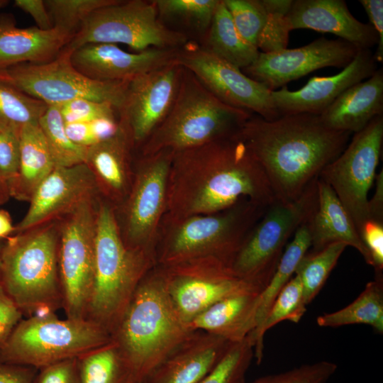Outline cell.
Wrapping results in <instances>:
<instances>
[{
	"label": "cell",
	"mask_w": 383,
	"mask_h": 383,
	"mask_svg": "<svg viewBox=\"0 0 383 383\" xmlns=\"http://www.w3.org/2000/svg\"><path fill=\"white\" fill-rule=\"evenodd\" d=\"M243 199L266 207L277 201L263 170L236 133L174 152L166 215L216 213Z\"/></svg>",
	"instance_id": "cell-1"
},
{
	"label": "cell",
	"mask_w": 383,
	"mask_h": 383,
	"mask_svg": "<svg viewBox=\"0 0 383 383\" xmlns=\"http://www.w3.org/2000/svg\"><path fill=\"white\" fill-rule=\"evenodd\" d=\"M263 170L277 201L298 199L323 168L346 148L350 133L326 126L320 115H284L267 121L252 115L239 128Z\"/></svg>",
	"instance_id": "cell-2"
},
{
	"label": "cell",
	"mask_w": 383,
	"mask_h": 383,
	"mask_svg": "<svg viewBox=\"0 0 383 383\" xmlns=\"http://www.w3.org/2000/svg\"><path fill=\"white\" fill-rule=\"evenodd\" d=\"M193 331L174 309L155 265L139 283L111 336L133 383H145Z\"/></svg>",
	"instance_id": "cell-3"
},
{
	"label": "cell",
	"mask_w": 383,
	"mask_h": 383,
	"mask_svg": "<svg viewBox=\"0 0 383 383\" xmlns=\"http://www.w3.org/2000/svg\"><path fill=\"white\" fill-rule=\"evenodd\" d=\"M267 207L243 199L216 213L165 214L155 248V265L211 257L231 267L243 242Z\"/></svg>",
	"instance_id": "cell-4"
},
{
	"label": "cell",
	"mask_w": 383,
	"mask_h": 383,
	"mask_svg": "<svg viewBox=\"0 0 383 383\" xmlns=\"http://www.w3.org/2000/svg\"><path fill=\"white\" fill-rule=\"evenodd\" d=\"M59 238L55 221L4 240L0 282L23 315L55 312L62 306Z\"/></svg>",
	"instance_id": "cell-5"
},
{
	"label": "cell",
	"mask_w": 383,
	"mask_h": 383,
	"mask_svg": "<svg viewBox=\"0 0 383 383\" xmlns=\"http://www.w3.org/2000/svg\"><path fill=\"white\" fill-rule=\"evenodd\" d=\"M155 266L153 257L125 245L115 207L99 200L94 279L86 318L111 334L139 283Z\"/></svg>",
	"instance_id": "cell-6"
},
{
	"label": "cell",
	"mask_w": 383,
	"mask_h": 383,
	"mask_svg": "<svg viewBox=\"0 0 383 383\" xmlns=\"http://www.w3.org/2000/svg\"><path fill=\"white\" fill-rule=\"evenodd\" d=\"M252 115L220 101L183 67L174 102L139 148L140 155L176 152L233 135Z\"/></svg>",
	"instance_id": "cell-7"
},
{
	"label": "cell",
	"mask_w": 383,
	"mask_h": 383,
	"mask_svg": "<svg viewBox=\"0 0 383 383\" xmlns=\"http://www.w3.org/2000/svg\"><path fill=\"white\" fill-rule=\"evenodd\" d=\"M111 340L110 333L87 318L60 319L55 312L22 318L0 349V361L40 370L79 356Z\"/></svg>",
	"instance_id": "cell-8"
},
{
	"label": "cell",
	"mask_w": 383,
	"mask_h": 383,
	"mask_svg": "<svg viewBox=\"0 0 383 383\" xmlns=\"http://www.w3.org/2000/svg\"><path fill=\"white\" fill-rule=\"evenodd\" d=\"M317 179L290 203L270 205L235 254L231 268L238 277L262 289L275 272L289 238L310 220L317 206Z\"/></svg>",
	"instance_id": "cell-9"
},
{
	"label": "cell",
	"mask_w": 383,
	"mask_h": 383,
	"mask_svg": "<svg viewBox=\"0 0 383 383\" xmlns=\"http://www.w3.org/2000/svg\"><path fill=\"white\" fill-rule=\"evenodd\" d=\"M190 41L166 27L153 0H118L93 12L65 49L89 43H122L138 52L179 49Z\"/></svg>",
	"instance_id": "cell-10"
},
{
	"label": "cell",
	"mask_w": 383,
	"mask_h": 383,
	"mask_svg": "<svg viewBox=\"0 0 383 383\" xmlns=\"http://www.w3.org/2000/svg\"><path fill=\"white\" fill-rule=\"evenodd\" d=\"M63 49L52 60L43 64H21L0 70V78L23 93L48 106L86 99L108 103L119 112L128 82H101L79 72Z\"/></svg>",
	"instance_id": "cell-11"
},
{
	"label": "cell",
	"mask_w": 383,
	"mask_h": 383,
	"mask_svg": "<svg viewBox=\"0 0 383 383\" xmlns=\"http://www.w3.org/2000/svg\"><path fill=\"white\" fill-rule=\"evenodd\" d=\"M173 154L170 150H162L140 155L130 191L118 206L119 215L116 214L125 245L143 251L154 259L159 228L166 212Z\"/></svg>",
	"instance_id": "cell-12"
},
{
	"label": "cell",
	"mask_w": 383,
	"mask_h": 383,
	"mask_svg": "<svg viewBox=\"0 0 383 383\" xmlns=\"http://www.w3.org/2000/svg\"><path fill=\"white\" fill-rule=\"evenodd\" d=\"M98 201L84 200L60 223L58 267L67 318H86L94 279Z\"/></svg>",
	"instance_id": "cell-13"
},
{
	"label": "cell",
	"mask_w": 383,
	"mask_h": 383,
	"mask_svg": "<svg viewBox=\"0 0 383 383\" xmlns=\"http://www.w3.org/2000/svg\"><path fill=\"white\" fill-rule=\"evenodd\" d=\"M156 266L174 309L188 326L197 315L226 298L262 291L238 277L228 264L215 257Z\"/></svg>",
	"instance_id": "cell-14"
},
{
	"label": "cell",
	"mask_w": 383,
	"mask_h": 383,
	"mask_svg": "<svg viewBox=\"0 0 383 383\" xmlns=\"http://www.w3.org/2000/svg\"><path fill=\"white\" fill-rule=\"evenodd\" d=\"M383 142V115L359 132L318 178L333 190L353 221L358 233L367 221L368 193L374 182Z\"/></svg>",
	"instance_id": "cell-15"
},
{
	"label": "cell",
	"mask_w": 383,
	"mask_h": 383,
	"mask_svg": "<svg viewBox=\"0 0 383 383\" xmlns=\"http://www.w3.org/2000/svg\"><path fill=\"white\" fill-rule=\"evenodd\" d=\"M176 62L226 104L267 121L280 116L273 104L271 90L199 43L189 41L179 48Z\"/></svg>",
	"instance_id": "cell-16"
},
{
	"label": "cell",
	"mask_w": 383,
	"mask_h": 383,
	"mask_svg": "<svg viewBox=\"0 0 383 383\" xmlns=\"http://www.w3.org/2000/svg\"><path fill=\"white\" fill-rule=\"evenodd\" d=\"M183 67L177 62L138 75L128 82L119 121L140 148L170 111Z\"/></svg>",
	"instance_id": "cell-17"
},
{
	"label": "cell",
	"mask_w": 383,
	"mask_h": 383,
	"mask_svg": "<svg viewBox=\"0 0 383 383\" xmlns=\"http://www.w3.org/2000/svg\"><path fill=\"white\" fill-rule=\"evenodd\" d=\"M360 50L340 38H321L298 48L260 52L257 59L242 71L270 90L275 91L321 68H344Z\"/></svg>",
	"instance_id": "cell-18"
},
{
	"label": "cell",
	"mask_w": 383,
	"mask_h": 383,
	"mask_svg": "<svg viewBox=\"0 0 383 383\" xmlns=\"http://www.w3.org/2000/svg\"><path fill=\"white\" fill-rule=\"evenodd\" d=\"M97 184L85 163L55 167L39 184L23 219L13 233L24 232L62 218L84 200L97 196Z\"/></svg>",
	"instance_id": "cell-19"
},
{
	"label": "cell",
	"mask_w": 383,
	"mask_h": 383,
	"mask_svg": "<svg viewBox=\"0 0 383 383\" xmlns=\"http://www.w3.org/2000/svg\"><path fill=\"white\" fill-rule=\"evenodd\" d=\"M178 49H149L129 52L111 43H89L72 51L73 66L101 82H129L135 77L177 62Z\"/></svg>",
	"instance_id": "cell-20"
},
{
	"label": "cell",
	"mask_w": 383,
	"mask_h": 383,
	"mask_svg": "<svg viewBox=\"0 0 383 383\" xmlns=\"http://www.w3.org/2000/svg\"><path fill=\"white\" fill-rule=\"evenodd\" d=\"M377 62L370 49H361L339 73L330 77H313L300 89L286 86L272 91L273 104L281 116L297 113L320 115L350 87L371 77Z\"/></svg>",
	"instance_id": "cell-21"
},
{
	"label": "cell",
	"mask_w": 383,
	"mask_h": 383,
	"mask_svg": "<svg viewBox=\"0 0 383 383\" xmlns=\"http://www.w3.org/2000/svg\"><path fill=\"white\" fill-rule=\"evenodd\" d=\"M287 18L292 28L333 33L360 49H370L378 35L369 23L355 18L343 0H295Z\"/></svg>",
	"instance_id": "cell-22"
},
{
	"label": "cell",
	"mask_w": 383,
	"mask_h": 383,
	"mask_svg": "<svg viewBox=\"0 0 383 383\" xmlns=\"http://www.w3.org/2000/svg\"><path fill=\"white\" fill-rule=\"evenodd\" d=\"M111 137L88 148L85 164L95 178L99 192L115 208L127 196L134 174L131 151L134 148L125 126Z\"/></svg>",
	"instance_id": "cell-23"
},
{
	"label": "cell",
	"mask_w": 383,
	"mask_h": 383,
	"mask_svg": "<svg viewBox=\"0 0 383 383\" xmlns=\"http://www.w3.org/2000/svg\"><path fill=\"white\" fill-rule=\"evenodd\" d=\"M230 343L219 336L194 331L145 383H199L221 358Z\"/></svg>",
	"instance_id": "cell-24"
},
{
	"label": "cell",
	"mask_w": 383,
	"mask_h": 383,
	"mask_svg": "<svg viewBox=\"0 0 383 383\" xmlns=\"http://www.w3.org/2000/svg\"><path fill=\"white\" fill-rule=\"evenodd\" d=\"M74 34L54 27L16 26L13 16H0V70L21 64H43L54 60Z\"/></svg>",
	"instance_id": "cell-25"
},
{
	"label": "cell",
	"mask_w": 383,
	"mask_h": 383,
	"mask_svg": "<svg viewBox=\"0 0 383 383\" xmlns=\"http://www.w3.org/2000/svg\"><path fill=\"white\" fill-rule=\"evenodd\" d=\"M379 115H383L382 68L343 91L320 117L331 129L355 133Z\"/></svg>",
	"instance_id": "cell-26"
},
{
	"label": "cell",
	"mask_w": 383,
	"mask_h": 383,
	"mask_svg": "<svg viewBox=\"0 0 383 383\" xmlns=\"http://www.w3.org/2000/svg\"><path fill=\"white\" fill-rule=\"evenodd\" d=\"M311 251L333 243H343L355 248L372 265L369 252L357 230L332 188L317 179V206L311 219Z\"/></svg>",
	"instance_id": "cell-27"
},
{
	"label": "cell",
	"mask_w": 383,
	"mask_h": 383,
	"mask_svg": "<svg viewBox=\"0 0 383 383\" xmlns=\"http://www.w3.org/2000/svg\"><path fill=\"white\" fill-rule=\"evenodd\" d=\"M261 292H250L226 298L197 315L189 324L230 343L245 339L254 329Z\"/></svg>",
	"instance_id": "cell-28"
},
{
	"label": "cell",
	"mask_w": 383,
	"mask_h": 383,
	"mask_svg": "<svg viewBox=\"0 0 383 383\" xmlns=\"http://www.w3.org/2000/svg\"><path fill=\"white\" fill-rule=\"evenodd\" d=\"M55 167L38 123H27L20 131V163L17 177L9 184L11 197L29 202L39 184Z\"/></svg>",
	"instance_id": "cell-29"
},
{
	"label": "cell",
	"mask_w": 383,
	"mask_h": 383,
	"mask_svg": "<svg viewBox=\"0 0 383 383\" xmlns=\"http://www.w3.org/2000/svg\"><path fill=\"white\" fill-rule=\"evenodd\" d=\"M160 21L168 28L201 43L220 0H153Z\"/></svg>",
	"instance_id": "cell-30"
},
{
	"label": "cell",
	"mask_w": 383,
	"mask_h": 383,
	"mask_svg": "<svg viewBox=\"0 0 383 383\" xmlns=\"http://www.w3.org/2000/svg\"><path fill=\"white\" fill-rule=\"evenodd\" d=\"M199 44L240 70L250 65L260 53L240 36L223 0L219 1L209 29Z\"/></svg>",
	"instance_id": "cell-31"
},
{
	"label": "cell",
	"mask_w": 383,
	"mask_h": 383,
	"mask_svg": "<svg viewBox=\"0 0 383 383\" xmlns=\"http://www.w3.org/2000/svg\"><path fill=\"white\" fill-rule=\"evenodd\" d=\"M316 323L321 327L337 328L353 324L370 326L383 333V280L382 274H376L360 294L345 307L319 316Z\"/></svg>",
	"instance_id": "cell-32"
},
{
	"label": "cell",
	"mask_w": 383,
	"mask_h": 383,
	"mask_svg": "<svg viewBox=\"0 0 383 383\" xmlns=\"http://www.w3.org/2000/svg\"><path fill=\"white\" fill-rule=\"evenodd\" d=\"M312 218L297 228L272 278L260 292L254 329L263 321L277 296L293 277L298 265L311 248Z\"/></svg>",
	"instance_id": "cell-33"
},
{
	"label": "cell",
	"mask_w": 383,
	"mask_h": 383,
	"mask_svg": "<svg viewBox=\"0 0 383 383\" xmlns=\"http://www.w3.org/2000/svg\"><path fill=\"white\" fill-rule=\"evenodd\" d=\"M306 306L301 282L294 274L278 294L261 323L246 337L253 348L257 364H260L263 358L265 333L283 321L299 323L306 311Z\"/></svg>",
	"instance_id": "cell-34"
},
{
	"label": "cell",
	"mask_w": 383,
	"mask_h": 383,
	"mask_svg": "<svg viewBox=\"0 0 383 383\" xmlns=\"http://www.w3.org/2000/svg\"><path fill=\"white\" fill-rule=\"evenodd\" d=\"M80 383H133L117 345L111 340L77 358Z\"/></svg>",
	"instance_id": "cell-35"
},
{
	"label": "cell",
	"mask_w": 383,
	"mask_h": 383,
	"mask_svg": "<svg viewBox=\"0 0 383 383\" xmlns=\"http://www.w3.org/2000/svg\"><path fill=\"white\" fill-rule=\"evenodd\" d=\"M38 125L55 167H71L85 162L88 148L77 145L69 138L58 106H48Z\"/></svg>",
	"instance_id": "cell-36"
},
{
	"label": "cell",
	"mask_w": 383,
	"mask_h": 383,
	"mask_svg": "<svg viewBox=\"0 0 383 383\" xmlns=\"http://www.w3.org/2000/svg\"><path fill=\"white\" fill-rule=\"evenodd\" d=\"M346 247L343 243H333L317 251L307 252L301 259L294 274L301 282L307 305L323 288Z\"/></svg>",
	"instance_id": "cell-37"
},
{
	"label": "cell",
	"mask_w": 383,
	"mask_h": 383,
	"mask_svg": "<svg viewBox=\"0 0 383 383\" xmlns=\"http://www.w3.org/2000/svg\"><path fill=\"white\" fill-rule=\"evenodd\" d=\"M47 108L44 102L23 93L0 78V130L21 131L27 123H38Z\"/></svg>",
	"instance_id": "cell-38"
},
{
	"label": "cell",
	"mask_w": 383,
	"mask_h": 383,
	"mask_svg": "<svg viewBox=\"0 0 383 383\" xmlns=\"http://www.w3.org/2000/svg\"><path fill=\"white\" fill-rule=\"evenodd\" d=\"M254 357V350L247 338L231 343L215 366L199 383H243Z\"/></svg>",
	"instance_id": "cell-39"
},
{
	"label": "cell",
	"mask_w": 383,
	"mask_h": 383,
	"mask_svg": "<svg viewBox=\"0 0 383 383\" xmlns=\"http://www.w3.org/2000/svg\"><path fill=\"white\" fill-rule=\"evenodd\" d=\"M267 20L259 38L257 49L272 52L287 48L292 30L287 14L293 0H261Z\"/></svg>",
	"instance_id": "cell-40"
},
{
	"label": "cell",
	"mask_w": 383,
	"mask_h": 383,
	"mask_svg": "<svg viewBox=\"0 0 383 383\" xmlns=\"http://www.w3.org/2000/svg\"><path fill=\"white\" fill-rule=\"evenodd\" d=\"M118 0H45L54 27L74 35L95 11Z\"/></svg>",
	"instance_id": "cell-41"
},
{
	"label": "cell",
	"mask_w": 383,
	"mask_h": 383,
	"mask_svg": "<svg viewBox=\"0 0 383 383\" xmlns=\"http://www.w3.org/2000/svg\"><path fill=\"white\" fill-rule=\"evenodd\" d=\"M233 22L244 40L257 48L267 20L261 0H223Z\"/></svg>",
	"instance_id": "cell-42"
},
{
	"label": "cell",
	"mask_w": 383,
	"mask_h": 383,
	"mask_svg": "<svg viewBox=\"0 0 383 383\" xmlns=\"http://www.w3.org/2000/svg\"><path fill=\"white\" fill-rule=\"evenodd\" d=\"M337 369L335 363L322 360L243 383H329Z\"/></svg>",
	"instance_id": "cell-43"
},
{
	"label": "cell",
	"mask_w": 383,
	"mask_h": 383,
	"mask_svg": "<svg viewBox=\"0 0 383 383\" xmlns=\"http://www.w3.org/2000/svg\"><path fill=\"white\" fill-rule=\"evenodd\" d=\"M65 123L108 118L118 120V111L112 105L90 99H79L58 106Z\"/></svg>",
	"instance_id": "cell-44"
},
{
	"label": "cell",
	"mask_w": 383,
	"mask_h": 383,
	"mask_svg": "<svg viewBox=\"0 0 383 383\" xmlns=\"http://www.w3.org/2000/svg\"><path fill=\"white\" fill-rule=\"evenodd\" d=\"M20 163V131L0 130V176L8 186L17 177Z\"/></svg>",
	"instance_id": "cell-45"
},
{
	"label": "cell",
	"mask_w": 383,
	"mask_h": 383,
	"mask_svg": "<svg viewBox=\"0 0 383 383\" xmlns=\"http://www.w3.org/2000/svg\"><path fill=\"white\" fill-rule=\"evenodd\" d=\"M360 238L367 248L376 274L383 270V223L366 221L362 226Z\"/></svg>",
	"instance_id": "cell-46"
},
{
	"label": "cell",
	"mask_w": 383,
	"mask_h": 383,
	"mask_svg": "<svg viewBox=\"0 0 383 383\" xmlns=\"http://www.w3.org/2000/svg\"><path fill=\"white\" fill-rule=\"evenodd\" d=\"M35 383H80L77 358L63 360L38 370Z\"/></svg>",
	"instance_id": "cell-47"
},
{
	"label": "cell",
	"mask_w": 383,
	"mask_h": 383,
	"mask_svg": "<svg viewBox=\"0 0 383 383\" xmlns=\"http://www.w3.org/2000/svg\"><path fill=\"white\" fill-rule=\"evenodd\" d=\"M23 313L0 282V349L23 318Z\"/></svg>",
	"instance_id": "cell-48"
},
{
	"label": "cell",
	"mask_w": 383,
	"mask_h": 383,
	"mask_svg": "<svg viewBox=\"0 0 383 383\" xmlns=\"http://www.w3.org/2000/svg\"><path fill=\"white\" fill-rule=\"evenodd\" d=\"M365 10L370 23L376 30L378 35V43L376 52L374 54L377 62L383 61V1L382 0H360Z\"/></svg>",
	"instance_id": "cell-49"
},
{
	"label": "cell",
	"mask_w": 383,
	"mask_h": 383,
	"mask_svg": "<svg viewBox=\"0 0 383 383\" xmlns=\"http://www.w3.org/2000/svg\"><path fill=\"white\" fill-rule=\"evenodd\" d=\"M38 370L0 361V383H35Z\"/></svg>",
	"instance_id": "cell-50"
},
{
	"label": "cell",
	"mask_w": 383,
	"mask_h": 383,
	"mask_svg": "<svg viewBox=\"0 0 383 383\" xmlns=\"http://www.w3.org/2000/svg\"><path fill=\"white\" fill-rule=\"evenodd\" d=\"M14 4L33 18L38 28L50 30L54 28L45 0H16Z\"/></svg>",
	"instance_id": "cell-51"
},
{
	"label": "cell",
	"mask_w": 383,
	"mask_h": 383,
	"mask_svg": "<svg viewBox=\"0 0 383 383\" xmlns=\"http://www.w3.org/2000/svg\"><path fill=\"white\" fill-rule=\"evenodd\" d=\"M65 131L69 138L75 144L89 148L98 143L90 123L74 122L65 123Z\"/></svg>",
	"instance_id": "cell-52"
},
{
	"label": "cell",
	"mask_w": 383,
	"mask_h": 383,
	"mask_svg": "<svg viewBox=\"0 0 383 383\" xmlns=\"http://www.w3.org/2000/svg\"><path fill=\"white\" fill-rule=\"evenodd\" d=\"M375 191L372 197L368 200L367 220L383 223V171L375 177Z\"/></svg>",
	"instance_id": "cell-53"
},
{
	"label": "cell",
	"mask_w": 383,
	"mask_h": 383,
	"mask_svg": "<svg viewBox=\"0 0 383 383\" xmlns=\"http://www.w3.org/2000/svg\"><path fill=\"white\" fill-rule=\"evenodd\" d=\"M11 218L5 210L0 209V240H4L14 233Z\"/></svg>",
	"instance_id": "cell-54"
},
{
	"label": "cell",
	"mask_w": 383,
	"mask_h": 383,
	"mask_svg": "<svg viewBox=\"0 0 383 383\" xmlns=\"http://www.w3.org/2000/svg\"><path fill=\"white\" fill-rule=\"evenodd\" d=\"M11 198L7 182L0 176V206L4 204Z\"/></svg>",
	"instance_id": "cell-55"
},
{
	"label": "cell",
	"mask_w": 383,
	"mask_h": 383,
	"mask_svg": "<svg viewBox=\"0 0 383 383\" xmlns=\"http://www.w3.org/2000/svg\"><path fill=\"white\" fill-rule=\"evenodd\" d=\"M9 3L7 0H0V9L5 6Z\"/></svg>",
	"instance_id": "cell-56"
},
{
	"label": "cell",
	"mask_w": 383,
	"mask_h": 383,
	"mask_svg": "<svg viewBox=\"0 0 383 383\" xmlns=\"http://www.w3.org/2000/svg\"><path fill=\"white\" fill-rule=\"evenodd\" d=\"M4 240H0V272H1V248L3 245Z\"/></svg>",
	"instance_id": "cell-57"
}]
</instances>
